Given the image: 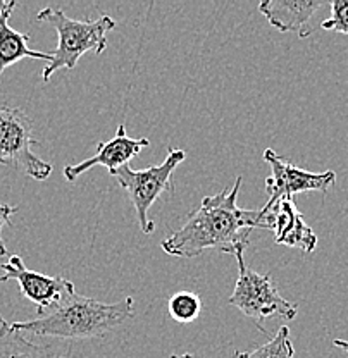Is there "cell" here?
Returning a JSON list of instances; mask_svg holds the SVG:
<instances>
[{
    "instance_id": "5bb4252c",
    "label": "cell",
    "mask_w": 348,
    "mask_h": 358,
    "mask_svg": "<svg viewBox=\"0 0 348 358\" xmlns=\"http://www.w3.org/2000/svg\"><path fill=\"white\" fill-rule=\"evenodd\" d=\"M235 358H295L290 329L286 326H281L271 341L252 350V352H237Z\"/></svg>"
},
{
    "instance_id": "7a4b0ae2",
    "label": "cell",
    "mask_w": 348,
    "mask_h": 358,
    "mask_svg": "<svg viewBox=\"0 0 348 358\" xmlns=\"http://www.w3.org/2000/svg\"><path fill=\"white\" fill-rule=\"evenodd\" d=\"M134 315V301L128 296L116 303L93 300L74 293L52 307L48 313L25 322H13L20 333L43 338L90 339L104 338Z\"/></svg>"
},
{
    "instance_id": "7c38bea8",
    "label": "cell",
    "mask_w": 348,
    "mask_h": 358,
    "mask_svg": "<svg viewBox=\"0 0 348 358\" xmlns=\"http://www.w3.org/2000/svg\"><path fill=\"white\" fill-rule=\"evenodd\" d=\"M16 6L18 3H14V6L0 10V80H2V74L7 67L16 64L22 59H40V61L47 62L52 61L50 52L47 54V52L32 50L28 47V33H21L11 28L9 17L13 10L16 9Z\"/></svg>"
},
{
    "instance_id": "6da1fadb",
    "label": "cell",
    "mask_w": 348,
    "mask_h": 358,
    "mask_svg": "<svg viewBox=\"0 0 348 358\" xmlns=\"http://www.w3.org/2000/svg\"><path fill=\"white\" fill-rule=\"evenodd\" d=\"M243 178L235 179L231 188L202 199L200 207L188 215L186 222L160 243V248L178 259H195L212 248L235 253L246 250L253 229H267L262 210L238 207V193Z\"/></svg>"
},
{
    "instance_id": "8992f818",
    "label": "cell",
    "mask_w": 348,
    "mask_h": 358,
    "mask_svg": "<svg viewBox=\"0 0 348 358\" xmlns=\"http://www.w3.org/2000/svg\"><path fill=\"white\" fill-rule=\"evenodd\" d=\"M39 140L33 121L20 107L0 106V166H9L36 181H45L54 167L33 152Z\"/></svg>"
},
{
    "instance_id": "ffe728a7",
    "label": "cell",
    "mask_w": 348,
    "mask_h": 358,
    "mask_svg": "<svg viewBox=\"0 0 348 358\" xmlns=\"http://www.w3.org/2000/svg\"><path fill=\"white\" fill-rule=\"evenodd\" d=\"M171 358H197V357H193V355H188V353H185V355H173Z\"/></svg>"
},
{
    "instance_id": "4fadbf2b",
    "label": "cell",
    "mask_w": 348,
    "mask_h": 358,
    "mask_svg": "<svg viewBox=\"0 0 348 358\" xmlns=\"http://www.w3.org/2000/svg\"><path fill=\"white\" fill-rule=\"evenodd\" d=\"M0 358H64L50 346L39 345L26 338L0 315Z\"/></svg>"
},
{
    "instance_id": "ac0fdd59",
    "label": "cell",
    "mask_w": 348,
    "mask_h": 358,
    "mask_svg": "<svg viewBox=\"0 0 348 358\" xmlns=\"http://www.w3.org/2000/svg\"><path fill=\"white\" fill-rule=\"evenodd\" d=\"M333 345H335L336 348L343 350V352L348 353V341H347V339H335V341H333Z\"/></svg>"
},
{
    "instance_id": "30bf717a",
    "label": "cell",
    "mask_w": 348,
    "mask_h": 358,
    "mask_svg": "<svg viewBox=\"0 0 348 358\" xmlns=\"http://www.w3.org/2000/svg\"><path fill=\"white\" fill-rule=\"evenodd\" d=\"M262 212L265 214V221H267V231L274 233L276 245L298 248L305 253H312L316 250V233L305 222L304 215L298 210L293 199L276 201L269 210Z\"/></svg>"
},
{
    "instance_id": "277c9868",
    "label": "cell",
    "mask_w": 348,
    "mask_h": 358,
    "mask_svg": "<svg viewBox=\"0 0 348 358\" xmlns=\"http://www.w3.org/2000/svg\"><path fill=\"white\" fill-rule=\"evenodd\" d=\"M243 255L245 250L235 253L238 262V279L230 296V305L237 307L243 315L256 320L262 333H265L262 320L274 319V317L293 320L298 313L297 305L284 300L279 294L271 274H259L246 267Z\"/></svg>"
},
{
    "instance_id": "ba28073f",
    "label": "cell",
    "mask_w": 348,
    "mask_h": 358,
    "mask_svg": "<svg viewBox=\"0 0 348 358\" xmlns=\"http://www.w3.org/2000/svg\"><path fill=\"white\" fill-rule=\"evenodd\" d=\"M4 275H0V282L14 279L20 285L21 293L39 308V315H42L45 308L50 310L67 296L76 293L73 282L62 275H47L40 272L29 271L25 266L20 255L9 257L6 264H2Z\"/></svg>"
},
{
    "instance_id": "5b68a950",
    "label": "cell",
    "mask_w": 348,
    "mask_h": 358,
    "mask_svg": "<svg viewBox=\"0 0 348 358\" xmlns=\"http://www.w3.org/2000/svg\"><path fill=\"white\" fill-rule=\"evenodd\" d=\"M185 159V150L169 148V154L162 164H155V166L141 171H134L130 166H123L111 173V176L116 178L118 185L128 192L144 234H152L155 229V224L148 217V210H151L153 201L159 199L160 193H174L173 174L176 167Z\"/></svg>"
},
{
    "instance_id": "d6986e66",
    "label": "cell",
    "mask_w": 348,
    "mask_h": 358,
    "mask_svg": "<svg viewBox=\"0 0 348 358\" xmlns=\"http://www.w3.org/2000/svg\"><path fill=\"white\" fill-rule=\"evenodd\" d=\"M14 0H0V10L2 9H7V7H11V6H14Z\"/></svg>"
},
{
    "instance_id": "9c48e42d",
    "label": "cell",
    "mask_w": 348,
    "mask_h": 358,
    "mask_svg": "<svg viewBox=\"0 0 348 358\" xmlns=\"http://www.w3.org/2000/svg\"><path fill=\"white\" fill-rule=\"evenodd\" d=\"M151 145L148 138H133L126 133L125 124L118 126L114 138L109 141H102L97 147V152L90 159L83 160L80 164H69L64 167V178L66 181L74 182L83 173L92 169L95 166H102L112 171L119 169L123 166H128L131 159H134L145 147Z\"/></svg>"
},
{
    "instance_id": "2e32d148",
    "label": "cell",
    "mask_w": 348,
    "mask_h": 358,
    "mask_svg": "<svg viewBox=\"0 0 348 358\" xmlns=\"http://www.w3.org/2000/svg\"><path fill=\"white\" fill-rule=\"evenodd\" d=\"M329 7H331V17L321 22V28L348 35V0H333Z\"/></svg>"
},
{
    "instance_id": "9a60e30c",
    "label": "cell",
    "mask_w": 348,
    "mask_h": 358,
    "mask_svg": "<svg viewBox=\"0 0 348 358\" xmlns=\"http://www.w3.org/2000/svg\"><path fill=\"white\" fill-rule=\"evenodd\" d=\"M169 315L173 317L176 322L190 324L198 319L202 312V300L193 291H179L169 298Z\"/></svg>"
},
{
    "instance_id": "3957f363",
    "label": "cell",
    "mask_w": 348,
    "mask_h": 358,
    "mask_svg": "<svg viewBox=\"0 0 348 358\" xmlns=\"http://www.w3.org/2000/svg\"><path fill=\"white\" fill-rule=\"evenodd\" d=\"M36 21L47 22L57 31V47L50 52L52 61L42 73V80L47 83L57 71L74 69L87 52L102 54L107 48V33L114 31L116 21L107 14L99 20L76 21L67 17L62 9L45 7L36 14Z\"/></svg>"
},
{
    "instance_id": "52a82bcc",
    "label": "cell",
    "mask_w": 348,
    "mask_h": 358,
    "mask_svg": "<svg viewBox=\"0 0 348 358\" xmlns=\"http://www.w3.org/2000/svg\"><path fill=\"white\" fill-rule=\"evenodd\" d=\"M264 160L271 166V176L265 179V192H267L269 200L265 201L262 210H269L276 201L293 199L298 193H326L336 182L335 171L310 173V171L300 169L295 164L288 162L271 148L264 150Z\"/></svg>"
},
{
    "instance_id": "8fae6325",
    "label": "cell",
    "mask_w": 348,
    "mask_h": 358,
    "mask_svg": "<svg viewBox=\"0 0 348 358\" xmlns=\"http://www.w3.org/2000/svg\"><path fill=\"white\" fill-rule=\"evenodd\" d=\"M323 6V2L312 0H264L259 3V10L269 24L279 31H293L302 38H307L314 29L310 28L309 21Z\"/></svg>"
},
{
    "instance_id": "e0dca14e",
    "label": "cell",
    "mask_w": 348,
    "mask_h": 358,
    "mask_svg": "<svg viewBox=\"0 0 348 358\" xmlns=\"http://www.w3.org/2000/svg\"><path fill=\"white\" fill-rule=\"evenodd\" d=\"M18 212V207H14V205H7V203H2L0 201V257L7 255V246H6V241H4L2 238V229L4 226H13V215Z\"/></svg>"
}]
</instances>
